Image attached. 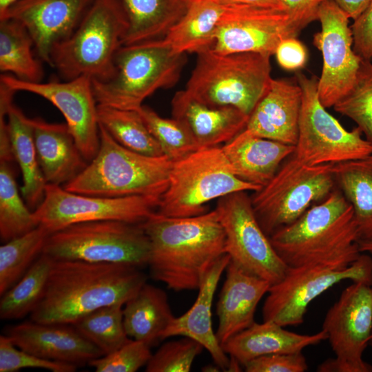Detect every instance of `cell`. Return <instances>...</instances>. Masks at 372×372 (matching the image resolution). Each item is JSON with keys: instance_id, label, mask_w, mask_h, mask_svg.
Masks as SVG:
<instances>
[{"instance_id": "cell-1", "label": "cell", "mask_w": 372, "mask_h": 372, "mask_svg": "<svg viewBox=\"0 0 372 372\" xmlns=\"http://www.w3.org/2000/svg\"><path fill=\"white\" fill-rule=\"evenodd\" d=\"M146 282L140 267L130 264L54 260L30 320L72 324L101 307L124 304Z\"/></svg>"}, {"instance_id": "cell-2", "label": "cell", "mask_w": 372, "mask_h": 372, "mask_svg": "<svg viewBox=\"0 0 372 372\" xmlns=\"http://www.w3.org/2000/svg\"><path fill=\"white\" fill-rule=\"evenodd\" d=\"M150 242L151 276L169 289H198L225 253V235L216 209L182 218L157 211L142 223Z\"/></svg>"}, {"instance_id": "cell-3", "label": "cell", "mask_w": 372, "mask_h": 372, "mask_svg": "<svg viewBox=\"0 0 372 372\" xmlns=\"http://www.w3.org/2000/svg\"><path fill=\"white\" fill-rule=\"evenodd\" d=\"M269 238L289 267L320 265L343 269L361 254L353 207L342 192L335 189Z\"/></svg>"}, {"instance_id": "cell-4", "label": "cell", "mask_w": 372, "mask_h": 372, "mask_svg": "<svg viewBox=\"0 0 372 372\" xmlns=\"http://www.w3.org/2000/svg\"><path fill=\"white\" fill-rule=\"evenodd\" d=\"M95 157L66 190L103 197L145 196L161 199L167 189L173 165L166 156H149L125 148L99 125Z\"/></svg>"}, {"instance_id": "cell-5", "label": "cell", "mask_w": 372, "mask_h": 372, "mask_svg": "<svg viewBox=\"0 0 372 372\" xmlns=\"http://www.w3.org/2000/svg\"><path fill=\"white\" fill-rule=\"evenodd\" d=\"M197 54L184 92L215 107H232L250 116L271 81L270 56L259 52L222 54L211 48Z\"/></svg>"}, {"instance_id": "cell-6", "label": "cell", "mask_w": 372, "mask_h": 372, "mask_svg": "<svg viewBox=\"0 0 372 372\" xmlns=\"http://www.w3.org/2000/svg\"><path fill=\"white\" fill-rule=\"evenodd\" d=\"M185 61V54L174 52L164 38L121 45L112 75L92 80L97 104L137 111L157 90L178 81Z\"/></svg>"}, {"instance_id": "cell-7", "label": "cell", "mask_w": 372, "mask_h": 372, "mask_svg": "<svg viewBox=\"0 0 372 372\" xmlns=\"http://www.w3.org/2000/svg\"><path fill=\"white\" fill-rule=\"evenodd\" d=\"M127 29L118 0H92L74 32L53 48L50 65L65 80L108 79Z\"/></svg>"}, {"instance_id": "cell-8", "label": "cell", "mask_w": 372, "mask_h": 372, "mask_svg": "<svg viewBox=\"0 0 372 372\" xmlns=\"http://www.w3.org/2000/svg\"><path fill=\"white\" fill-rule=\"evenodd\" d=\"M260 189L234 174L221 147L199 149L173 162L157 212L174 218L198 216L207 212L206 204L214 199Z\"/></svg>"}, {"instance_id": "cell-9", "label": "cell", "mask_w": 372, "mask_h": 372, "mask_svg": "<svg viewBox=\"0 0 372 372\" xmlns=\"http://www.w3.org/2000/svg\"><path fill=\"white\" fill-rule=\"evenodd\" d=\"M43 254L54 260L147 265L150 242L142 224L105 220L76 223L50 234Z\"/></svg>"}, {"instance_id": "cell-10", "label": "cell", "mask_w": 372, "mask_h": 372, "mask_svg": "<svg viewBox=\"0 0 372 372\" xmlns=\"http://www.w3.org/2000/svg\"><path fill=\"white\" fill-rule=\"evenodd\" d=\"M333 165H308L293 154L267 185L254 192L252 206L267 236L295 222L330 194L335 184Z\"/></svg>"}, {"instance_id": "cell-11", "label": "cell", "mask_w": 372, "mask_h": 372, "mask_svg": "<svg viewBox=\"0 0 372 372\" xmlns=\"http://www.w3.org/2000/svg\"><path fill=\"white\" fill-rule=\"evenodd\" d=\"M302 106L295 156L308 165L337 164L372 154V145L357 127L351 131L329 113L320 101L316 76L297 72Z\"/></svg>"}, {"instance_id": "cell-12", "label": "cell", "mask_w": 372, "mask_h": 372, "mask_svg": "<svg viewBox=\"0 0 372 372\" xmlns=\"http://www.w3.org/2000/svg\"><path fill=\"white\" fill-rule=\"evenodd\" d=\"M347 280L372 286V258L368 254L361 253L343 269L320 265L289 267L285 277L269 289L262 310L263 321L284 327L298 326L313 300Z\"/></svg>"}, {"instance_id": "cell-13", "label": "cell", "mask_w": 372, "mask_h": 372, "mask_svg": "<svg viewBox=\"0 0 372 372\" xmlns=\"http://www.w3.org/2000/svg\"><path fill=\"white\" fill-rule=\"evenodd\" d=\"M335 358L318 367L320 372H372L363 359L372 334V286L353 282L341 293L324 318Z\"/></svg>"}, {"instance_id": "cell-14", "label": "cell", "mask_w": 372, "mask_h": 372, "mask_svg": "<svg viewBox=\"0 0 372 372\" xmlns=\"http://www.w3.org/2000/svg\"><path fill=\"white\" fill-rule=\"evenodd\" d=\"M215 209L225 235V253L231 260L271 285L280 281L289 267L261 227L247 192L219 198Z\"/></svg>"}, {"instance_id": "cell-15", "label": "cell", "mask_w": 372, "mask_h": 372, "mask_svg": "<svg viewBox=\"0 0 372 372\" xmlns=\"http://www.w3.org/2000/svg\"><path fill=\"white\" fill-rule=\"evenodd\" d=\"M160 200L137 196L112 198L81 194L47 183L44 198L33 216L37 225L50 234L76 223L97 220L142 224L157 211Z\"/></svg>"}, {"instance_id": "cell-16", "label": "cell", "mask_w": 372, "mask_h": 372, "mask_svg": "<svg viewBox=\"0 0 372 372\" xmlns=\"http://www.w3.org/2000/svg\"><path fill=\"white\" fill-rule=\"evenodd\" d=\"M349 19L333 0H324L319 7L321 30L313 35V43L322 56L318 94L326 108L333 107L350 91L362 61L353 50Z\"/></svg>"}, {"instance_id": "cell-17", "label": "cell", "mask_w": 372, "mask_h": 372, "mask_svg": "<svg viewBox=\"0 0 372 372\" xmlns=\"http://www.w3.org/2000/svg\"><path fill=\"white\" fill-rule=\"evenodd\" d=\"M0 83L14 91L27 92L53 104L64 116L74 141L87 163L96 155L99 145V124L92 81L80 76L64 81L25 82L3 74Z\"/></svg>"}, {"instance_id": "cell-18", "label": "cell", "mask_w": 372, "mask_h": 372, "mask_svg": "<svg viewBox=\"0 0 372 372\" xmlns=\"http://www.w3.org/2000/svg\"><path fill=\"white\" fill-rule=\"evenodd\" d=\"M298 34L285 10L226 5L210 48L222 54L253 52L272 55L282 40Z\"/></svg>"}, {"instance_id": "cell-19", "label": "cell", "mask_w": 372, "mask_h": 372, "mask_svg": "<svg viewBox=\"0 0 372 372\" xmlns=\"http://www.w3.org/2000/svg\"><path fill=\"white\" fill-rule=\"evenodd\" d=\"M92 0H19L0 19H12L30 33L39 59L50 64L54 46L74 32Z\"/></svg>"}, {"instance_id": "cell-20", "label": "cell", "mask_w": 372, "mask_h": 372, "mask_svg": "<svg viewBox=\"0 0 372 372\" xmlns=\"http://www.w3.org/2000/svg\"><path fill=\"white\" fill-rule=\"evenodd\" d=\"M5 335L18 348L46 360L78 366L104 355L72 324L30 320L8 327Z\"/></svg>"}, {"instance_id": "cell-21", "label": "cell", "mask_w": 372, "mask_h": 372, "mask_svg": "<svg viewBox=\"0 0 372 372\" xmlns=\"http://www.w3.org/2000/svg\"><path fill=\"white\" fill-rule=\"evenodd\" d=\"M302 95L296 80L272 79L267 92L250 114L245 130L256 136L296 146Z\"/></svg>"}, {"instance_id": "cell-22", "label": "cell", "mask_w": 372, "mask_h": 372, "mask_svg": "<svg viewBox=\"0 0 372 372\" xmlns=\"http://www.w3.org/2000/svg\"><path fill=\"white\" fill-rule=\"evenodd\" d=\"M225 270L226 278L216 305V335L221 346L255 322L256 307L271 286L231 260Z\"/></svg>"}, {"instance_id": "cell-23", "label": "cell", "mask_w": 372, "mask_h": 372, "mask_svg": "<svg viewBox=\"0 0 372 372\" xmlns=\"http://www.w3.org/2000/svg\"><path fill=\"white\" fill-rule=\"evenodd\" d=\"M230 260L229 256L225 254L214 264L201 282L192 307L182 316L174 317L161 335V340L176 335L195 340L208 351L215 364L224 371L227 370L229 358L213 331L211 306L219 280Z\"/></svg>"}, {"instance_id": "cell-24", "label": "cell", "mask_w": 372, "mask_h": 372, "mask_svg": "<svg viewBox=\"0 0 372 372\" xmlns=\"http://www.w3.org/2000/svg\"><path fill=\"white\" fill-rule=\"evenodd\" d=\"M173 118L184 123L200 149L227 143L243 131L249 116L232 107H215L200 102L184 90L172 101Z\"/></svg>"}, {"instance_id": "cell-25", "label": "cell", "mask_w": 372, "mask_h": 372, "mask_svg": "<svg viewBox=\"0 0 372 372\" xmlns=\"http://www.w3.org/2000/svg\"><path fill=\"white\" fill-rule=\"evenodd\" d=\"M234 174L260 188L274 176L296 146L252 135L242 131L222 147Z\"/></svg>"}, {"instance_id": "cell-26", "label": "cell", "mask_w": 372, "mask_h": 372, "mask_svg": "<svg viewBox=\"0 0 372 372\" xmlns=\"http://www.w3.org/2000/svg\"><path fill=\"white\" fill-rule=\"evenodd\" d=\"M39 163L47 183L65 185L76 178L87 162L66 123L31 119Z\"/></svg>"}, {"instance_id": "cell-27", "label": "cell", "mask_w": 372, "mask_h": 372, "mask_svg": "<svg viewBox=\"0 0 372 372\" xmlns=\"http://www.w3.org/2000/svg\"><path fill=\"white\" fill-rule=\"evenodd\" d=\"M322 329L314 334H300L286 330L272 321L254 322L250 327L227 340L225 352L244 366L249 361L267 355L301 353L309 346L326 340Z\"/></svg>"}, {"instance_id": "cell-28", "label": "cell", "mask_w": 372, "mask_h": 372, "mask_svg": "<svg viewBox=\"0 0 372 372\" xmlns=\"http://www.w3.org/2000/svg\"><path fill=\"white\" fill-rule=\"evenodd\" d=\"M6 118L12 156L22 174L21 192L33 211L44 198L47 183L38 161L32 121L12 101L7 107Z\"/></svg>"}, {"instance_id": "cell-29", "label": "cell", "mask_w": 372, "mask_h": 372, "mask_svg": "<svg viewBox=\"0 0 372 372\" xmlns=\"http://www.w3.org/2000/svg\"><path fill=\"white\" fill-rule=\"evenodd\" d=\"M127 21L122 45L163 39L185 14L190 0H118Z\"/></svg>"}, {"instance_id": "cell-30", "label": "cell", "mask_w": 372, "mask_h": 372, "mask_svg": "<svg viewBox=\"0 0 372 372\" xmlns=\"http://www.w3.org/2000/svg\"><path fill=\"white\" fill-rule=\"evenodd\" d=\"M123 312L128 337L149 347L161 340L174 318L166 293L147 282L124 304Z\"/></svg>"}, {"instance_id": "cell-31", "label": "cell", "mask_w": 372, "mask_h": 372, "mask_svg": "<svg viewBox=\"0 0 372 372\" xmlns=\"http://www.w3.org/2000/svg\"><path fill=\"white\" fill-rule=\"evenodd\" d=\"M226 5L218 0H190L182 18L164 37L176 53H198L210 48Z\"/></svg>"}, {"instance_id": "cell-32", "label": "cell", "mask_w": 372, "mask_h": 372, "mask_svg": "<svg viewBox=\"0 0 372 372\" xmlns=\"http://www.w3.org/2000/svg\"><path fill=\"white\" fill-rule=\"evenodd\" d=\"M333 172L335 183L353 207L359 240H372V154L334 164Z\"/></svg>"}, {"instance_id": "cell-33", "label": "cell", "mask_w": 372, "mask_h": 372, "mask_svg": "<svg viewBox=\"0 0 372 372\" xmlns=\"http://www.w3.org/2000/svg\"><path fill=\"white\" fill-rule=\"evenodd\" d=\"M27 29L12 19H0V71L25 82H41L43 70L34 57Z\"/></svg>"}, {"instance_id": "cell-34", "label": "cell", "mask_w": 372, "mask_h": 372, "mask_svg": "<svg viewBox=\"0 0 372 372\" xmlns=\"http://www.w3.org/2000/svg\"><path fill=\"white\" fill-rule=\"evenodd\" d=\"M97 118L99 124L125 148L149 156L164 155L138 111L98 105Z\"/></svg>"}, {"instance_id": "cell-35", "label": "cell", "mask_w": 372, "mask_h": 372, "mask_svg": "<svg viewBox=\"0 0 372 372\" xmlns=\"http://www.w3.org/2000/svg\"><path fill=\"white\" fill-rule=\"evenodd\" d=\"M53 261L42 253L26 273L1 296L2 320L20 319L32 312L43 295Z\"/></svg>"}, {"instance_id": "cell-36", "label": "cell", "mask_w": 372, "mask_h": 372, "mask_svg": "<svg viewBox=\"0 0 372 372\" xmlns=\"http://www.w3.org/2000/svg\"><path fill=\"white\" fill-rule=\"evenodd\" d=\"M50 232L37 226L0 247V295L12 287L43 253Z\"/></svg>"}, {"instance_id": "cell-37", "label": "cell", "mask_w": 372, "mask_h": 372, "mask_svg": "<svg viewBox=\"0 0 372 372\" xmlns=\"http://www.w3.org/2000/svg\"><path fill=\"white\" fill-rule=\"evenodd\" d=\"M10 162L0 160V237L3 242L38 226L33 211L19 194Z\"/></svg>"}, {"instance_id": "cell-38", "label": "cell", "mask_w": 372, "mask_h": 372, "mask_svg": "<svg viewBox=\"0 0 372 372\" xmlns=\"http://www.w3.org/2000/svg\"><path fill=\"white\" fill-rule=\"evenodd\" d=\"M123 304H114L95 310L72 325L106 355L119 349L131 338L123 324Z\"/></svg>"}, {"instance_id": "cell-39", "label": "cell", "mask_w": 372, "mask_h": 372, "mask_svg": "<svg viewBox=\"0 0 372 372\" xmlns=\"http://www.w3.org/2000/svg\"><path fill=\"white\" fill-rule=\"evenodd\" d=\"M137 111L160 145L163 154L172 162L200 149L188 128L180 121L161 117L143 105Z\"/></svg>"}, {"instance_id": "cell-40", "label": "cell", "mask_w": 372, "mask_h": 372, "mask_svg": "<svg viewBox=\"0 0 372 372\" xmlns=\"http://www.w3.org/2000/svg\"><path fill=\"white\" fill-rule=\"evenodd\" d=\"M353 121L372 145V63L362 60L350 91L333 107Z\"/></svg>"}, {"instance_id": "cell-41", "label": "cell", "mask_w": 372, "mask_h": 372, "mask_svg": "<svg viewBox=\"0 0 372 372\" xmlns=\"http://www.w3.org/2000/svg\"><path fill=\"white\" fill-rule=\"evenodd\" d=\"M203 347L195 340L184 337L164 343L146 364L147 372H188Z\"/></svg>"}, {"instance_id": "cell-42", "label": "cell", "mask_w": 372, "mask_h": 372, "mask_svg": "<svg viewBox=\"0 0 372 372\" xmlns=\"http://www.w3.org/2000/svg\"><path fill=\"white\" fill-rule=\"evenodd\" d=\"M152 353L146 343L130 339L116 351L91 360L96 372H135L146 365Z\"/></svg>"}, {"instance_id": "cell-43", "label": "cell", "mask_w": 372, "mask_h": 372, "mask_svg": "<svg viewBox=\"0 0 372 372\" xmlns=\"http://www.w3.org/2000/svg\"><path fill=\"white\" fill-rule=\"evenodd\" d=\"M76 367L73 364L38 357L18 348L5 334L0 336V372H15L25 368L74 372Z\"/></svg>"}, {"instance_id": "cell-44", "label": "cell", "mask_w": 372, "mask_h": 372, "mask_svg": "<svg viewBox=\"0 0 372 372\" xmlns=\"http://www.w3.org/2000/svg\"><path fill=\"white\" fill-rule=\"evenodd\" d=\"M243 366L247 372H304L308 369L302 352L263 355L249 361Z\"/></svg>"}, {"instance_id": "cell-45", "label": "cell", "mask_w": 372, "mask_h": 372, "mask_svg": "<svg viewBox=\"0 0 372 372\" xmlns=\"http://www.w3.org/2000/svg\"><path fill=\"white\" fill-rule=\"evenodd\" d=\"M353 48L362 60L372 59V2L351 26Z\"/></svg>"}, {"instance_id": "cell-46", "label": "cell", "mask_w": 372, "mask_h": 372, "mask_svg": "<svg viewBox=\"0 0 372 372\" xmlns=\"http://www.w3.org/2000/svg\"><path fill=\"white\" fill-rule=\"evenodd\" d=\"M274 54L280 66L287 70L300 69L304 66L307 60L306 48L296 37L282 40Z\"/></svg>"}, {"instance_id": "cell-47", "label": "cell", "mask_w": 372, "mask_h": 372, "mask_svg": "<svg viewBox=\"0 0 372 372\" xmlns=\"http://www.w3.org/2000/svg\"><path fill=\"white\" fill-rule=\"evenodd\" d=\"M293 26L299 33L318 19L319 7L324 0H282Z\"/></svg>"}, {"instance_id": "cell-48", "label": "cell", "mask_w": 372, "mask_h": 372, "mask_svg": "<svg viewBox=\"0 0 372 372\" xmlns=\"http://www.w3.org/2000/svg\"><path fill=\"white\" fill-rule=\"evenodd\" d=\"M349 19L355 20L371 4L372 0H333Z\"/></svg>"}, {"instance_id": "cell-49", "label": "cell", "mask_w": 372, "mask_h": 372, "mask_svg": "<svg viewBox=\"0 0 372 372\" xmlns=\"http://www.w3.org/2000/svg\"><path fill=\"white\" fill-rule=\"evenodd\" d=\"M225 5L242 4L285 10L282 0H218ZM286 11V10H285Z\"/></svg>"}, {"instance_id": "cell-50", "label": "cell", "mask_w": 372, "mask_h": 372, "mask_svg": "<svg viewBox=\"0 0 372 372\" xmlns=\"http://www.w3.org/2000/svg\"><path fill=\"white\" fill-rule=\"evenodd\" d=\"M358 246L361 253L372 255V240H359Z\"/></svg>"}, {"instance_id": "cell-51", "label": "cell", "mask_w": 372, "mask_h": 372, "mask_svg": "<svg viewBox=\"0 0 372 372\" xmlns=\"http://www.w3.org/2000/svg\"><path fill=\"white\" fill-rule=\"evenodd\" d=\"M18 1L19 0H0V16L3 15L11 6Z\"/></svg>"}, {"instance_id": "cell-52", "label": "cell", "mask_w": 372, "mask_h": 372, "mask_svg": "<svg viewBox=\"0 0 372 372\" xmlns=\"http://www.w3.org/2000/svg\"><path fill=\"white\" fill-rule=\"evenodd\" d=\"M219 369L220 367L218 366V365H211V364H209V365H207L205 366H204L203 368H202V371H219Z\"/></svg>"}, {"instance_id": "cell-53", "label": "cell", "mask_w": 372, "mask_h": 372, "mask_svg": "<svg viewBox=\"0 0 372 372\" xmlns=\"http://www.w3.org/2000/svg\"><path fill=\"white\" fill-rule=\"evenodd\" d=\"M371 345H372V334H371V340H370V343Z\"/></svg>"}]
</instances>
